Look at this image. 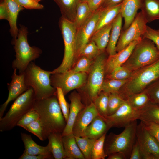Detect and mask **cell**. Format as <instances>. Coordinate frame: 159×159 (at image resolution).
<instances>
[{
	"instance_id": "obj_17",
	"label": "cell",
	"mask_w": 159,
	"mask_h": 159,
	"mask_svg": "<svg viewBox=\"0 0 159 159\" xmlns=\"http://www.w3.org/2000/svg\"><path fill=\"white\" fill-rule=\"evenodd\" d=\"M70 101L68 119L65 127L62 133L64 136L73 134L72 129L76 119L79 112L85 105L82 101L80 94L76 92L72 93L69 96Z\"/></svg>"
},
{
	"instance_id": "obj_42",
	"label": "cell",
	"mask_w": 159,
	"mask_h": 159,
	"mask_svg": "<svg viewBox=\"0 0 159 159\" xmlns=\"http://www.w3.org/2000/svg\"><path fill=\"white\" fill-rule=\"evenodd\" d=\"M56 94L59 105L67 122L68 119L69 112L70 104L66 101L62 89L56 87Z\"/></svg>"
},
{
	"instance_id": "obj_22",
	"label": "cell",
	"mask_w": 159,
	"mask_h": 159,
	"mask_svg": "<svg viewBox=\"0 0 159 159\" xmlns=\"http://www.w3.org/2000/svg\"><path fill=\"white\" fill-rule=\"evenodd\" d=\"M120 13L112 22L109 41L107 47V51L109 56L116 53V47L122 31V19Z\"/></svg>"
},
{
	"instance_id": "obj_44",
	"label": "cell",
	"mask_w": 159,
	"mask_h": 159,
	"mask_svg": "<svg viewBox=\"0 0 159 159\" xmlns=\"http://www.w3.org/2000/svg\"><path fill=\"white\" fill-rule=\"evenodd\" d=\"M153 84L147 92L152 103L159 105V79Z\"/></svg>"
},
{
	"instance_id": "obj_41",
	"label": "cell",
	"mask_w": 159,
	"mask_h": 159,
	"mask_svg": "<svg viewBox=\"0 0 159 159\" xmlns=\"http://www.w3.org/2000/svg\"><path fill=\"white\" fill-rule=\"evenodd\" d=\"M74 67L70 70L72 72L77 73L89 72L94 60L85 57H80Z\"/></svg>"
},
{
	"instance_id": "obj_27",
	"label": "cell",
	"mask_w": 159,
	"mask_h": 159,
	"mask_svg": "<svg viewBox=\"0 0 159 159\" xmlns=\"http://www.w3.org/2000/svg\"><path fill=\"white\" fill-rule=\"evenodd\" d=\"M21 140L24 143V151L30 155L52 154L48 146H43L36 143L32 139L31 135L21 133Z\"/></svg>"
},
{
	"instance_id": "obj_43",
	"label": "cell",
	"mask_w": 159,
	"mask_h": 159,
	"mask_svg": "<svg viewBox=\"0 0 159 159\" xmlns=\"http://www.w3.org/2000/svg\"><path fill=\"white\" fill-rule=\"evenodd\" d=\"M39 118L38 113L32 108L26 113L19 120L16 126L23 128L30 123Z\"/></svg>"
},
{
	"instance_id": "obj_35",
	"label": "cell",
	"mask_w": 159,
	"mask_h": 159,
	"mask_svg": "<svg viewBox=\"0 0 159 159\" xmlns=\"http://www.w3.org/2000/svg\"><path fill=\"white\" fill-rule=\"evenodd\" d=\"M102 52L95 43L91 40L82 48L78 57H85L90 59L94 60Z\"/></svg>"
},
{
	"instance_id": "obj_13",
	"label": "cell",
	"mask_w": 159,
	"mask_h": 159,
	"mask_svg": "<svg viewBox=\"0 0 159 159\" xmlns=\"http://www.w3.org/2000/svg\"><path fill=\"white\" fill-rule=\"evenodd\" d=\"M141 110L134 108L126 100L114 113L104 118L110 129L113 127H125L139 119Z\"/></svg>"
},
{
	"instance_id": "obj_38",
	"label": "cell",
	"mask_w": 159,
	"mask_h": 159,
	"mask_svg": "<svg viewBox=\"0 0 159 159\" xmlns=\"http://www.w3.org/2000/svg\"><path fill=\"white\" fill-rule=\"evenodd\" d=\"M106 133L95 140L92 149L91 159H104L107 157L104 149Z\"/></svg>"
},
{
	"instance_id": "obj_36",
	"label": "cell",
	"mask_w": 159,
	"mask_h": 159,
	"mask_svg": "<svg viewBox=\"0 0 159 159\" xmlns=\"http://www.w3.org/2000/svg\"><path fill=\"white\" fill-rule=\"evenodd\" d=\"M127 81V79L124 80L108 79L104 80L102 87V91L108 94L119 93V91L120 88Z\"/></svg>"
},
{
	"instance_id": "obj_9",
	"label": "cell",
	"mask_w": 159,
	"mask_h": 159,
	"mask_svg": "<svg viewBox=\"0 0 159 159\" xmlns=\"http://www.w3.org/2000/svg\"><path fill=\"white\" fill-rule=\"evenodd\" d=\"M138 69L127 83L126 90L127 97L142 92L146 87L159 79V58Z\"/></svg>"
},
{
	"instance_id": "obj_2",
	"label": "cell",
	"mask_w": 159,
	"mask_h": 159,
	"mask_svg": "<svg viewBox=\"0 0 159 159\" xmlns=\"http://www.w3.org/2000/svg\"><path fill=\"white\" fill-rule=\"evenodd\" d=\"M24 80L32 88L35 100H42L56 95V89L51 85L50 71L45 70L31 62L24 72Z\"/></svg>"
},
{
	"instance_id": "obj_11",
	"label": "cell",
	"mask_w": 159,
	"mask_h": 159,
	"mask_svg": "<svg viewBox=\"0 0 159 159\" xmlns=\"http://www.w3.org/2000/svg\"><path fill=\"white\" fill-rule=\"evenodd\" d=\"M50 76L51 85L60 87L65 95L71 91L82 87L85 83L86 73H74L70 70L63 73L52 74Z\"/></svg>"
},
{
	"instance_id": "obj_33",
	"label": "cell",
	"mask_w": 159,
	"mask_h": 159,
	"mask_svg": "<svg viewBox=\"0 0 159 159\" xmlns=\"http://www.w3.org/2000/svg\"><path fill=\"white\" fill-rule=\"evenodd\" d=\"M75 137L77 143L85 159H91L92 149L96 140L85 136Z\"/></svg>"
},
{
	"instance_id": "obj_48",
	"label": "cell",
	"mask_w": 159,
	"mask_h": 159,
	"mask_svg": "<svg viewBox=\"0 0 159 159\" xmlns=\"http://www.w3.org/2000/svg\"><path fill=\"white\" fill-rule=\"evenodd\" d=\"M54 157L52 154L30 155L24 151L19 158V159H53Z\"/></svg>"
},
{
	"instance_id": "obj_6",
	"label": "cell",
	"mask_w": 159,
	"mask_h": 159,
	"mask_svg": "<svg viewBox=\"0 0 159 159\" xmlns=\"http://www.w3.org/2000/svg\"><path fill=\"white\" fill-rule=\"evenodd\" d=\"M137 125L136 120L126 126L120 133L111 132L106 137L104 149L107 156L112 153L120 152L129 159L136 137Z\"/></svg>"
},
{
	"instance_id": "obj_10",
	"label": "cell",
	"mask_w": 159,
	"mask_h": 159,
	"mask_svg": "<svg viewBox=\"0 0 159 159\" xmlns=\"http://www.w3.org/2000/svg\"><path fill=\"white\" fill-rule=\"evenodd\" d=\"M147 23L141 12L138 13L129 26L126 30L122 31L116 46V52L120 51L134 41L141 40L146 30Z\"/></svg>"
},
{
	"instance_id": "obj_23",
	"label": "cell",
	"mask_w": 159,
	"mask_h": 159,
	"mask_svg": "<svg viewBox=\"0 0 159 159\" xmlns=\"http://www.w3.org/2000/svg\"><path fill=\"white\" fill-rule=\"evenodd\" d=\"M65 159H85L73 134L62 136Z\"/></svg>"
},
{
	"instance_id": "obj_18",
	"label": "cell",
	"mask_w": 159,
	"mask_h": 159,
	"mask_svg": "<svg viewBox=\"0 0 159 159\" xmlns=\"http://www.w3.org/2000/svg\"><path fill=\"white\" fill-rule=\"evenodd\" d=\"M140 41H134L115 54L109 56L105 63L106 72L109 74L115 68L122 66L125 63L130 57L136 45Z\"/></svg>"
},
{
	"instance_id": "obj_53",
	"label": "cell",
	"mask_w": 159,
	"mask_h": 159,
	"mask_svg": "<svg viewBox=\"0 0 159 159\" xmlns=\"http://www.w3.org/2000/svg\"><path fill=\"white\" fill-rule=\"evenodd\" d=\"M107 159H126V157L124 154L120 152L112 153L108 155Z\"/></svg>"
},
{
	"instance_id": "obj_28",
	"label": "cell",
	"mask_w": 159,
	"mask_h": 159,
	"mask_svg": "<svg viewBox=\"0 0 159 159\" xmlns=\"http://www.w3.org/2000/svg\"><path fill=\"white\" fill-rule=\"evenodd\" d=\"M59 6L62 17L74 22L80 0H54Z\"/></svg>"
},
{
	"instance_id": "obj_16",
	"label": "cell",
	"mask_w": 159,
	"mask_h": 159,
	"mask_svg": "<svg viewBox=\"0 0 159 159\" xmlns=\"http://www.w3.org/2000/svg\"><path fill=\"white\" fill-rule=\"evenodd\" d=\"M98 115L93 102L85 105L79 112L76 119L72 129L73 135L75 136L84 137L87 127Z\"/></svg>"
},
{
	"instance_id": "obj_7",
	"label": "cell",
	"mask_w": 159,
	"mask_h": 159,
	"mask_svg": "<svg viewBox=\"0 0 159 159\" xmlns=\"http://www.w3.org/2000/svg\"><path fill=\"white\" fill-rule=\"evenodd\" d=\"M159 58V51L154 43L149 39L142 38L122 66L132 72L149 65Z\"/></svg>"
},
{
	"instance_id": "obj_31",
	"label": "cell",
	"mask_w": 159,
	"mask_h": 159,
	"mask_svg": "<svg viewBox=\"0 0 159 159\" xmlns=\"http://www.w3.org/2000/svg\"><path fill=\"white\" fill-rule=\"evenodd\" d=\"M93 12L86 1H80L77 7L74 23L77 29L92 15Z\"/></svg>"
},
{
	"instance_id": "obj_51",
	"label": "cell",
	"mask_w": 159,
	"mask_h": 159,
	"mask_svg": "<svg viewBox=\"0 0 159 159\" xmlns=\"http://www.w3.org/2000/svg\"><path fill=\"white\" fill-rule=\"evenodd\" d=\"M8 13L6 4L4 0H1L0 4V19L8 20Z\"/></svg>"
},
{
	"instance_id": "obj_40",
	"label": "cell",
	"mask_w": 159,
	"mask_h": 159,
	"mask_svg": "<svg viewBox=\"0 0 159 159\" xmlns=\"http://www.w3.org/2000/svg\"><path fill=\"white\" fill-rule=\"evenodd\" d=\"M23 128L36 136L40 140H44L43 127L39 118L33 121Z\"/></svg>"
},
{
	"instance_id": "obj_5",
	"label": "cell",
	"mask_w": 159,
	"mask_h": 159,
	"mask_svg": "<svg viewBox=\"0 0 159 159\" xmlns=\"http://www.w3.org/2000/svg\"><path fill=\"white\" fill-rule=\"evenodd\" d=\"M59 25L64 44V53L60 65L50 71L51 74L63 73L70 70L76 57L75 38L76 28L74 23L61 17Z\"/></svg>"
},
{
	"instance_id": "obj_3",
	"label": "cell",
	"mask_w": 159,
	"mask_h": 159,
	"mask_svg": "<svg viewBox=\"0 0 159 159\" xmlns=\"http://www.w3.org/2000/svg\"><path fill=\"white\" fill-rule=\"evenodd\" d=\"M28 33L27 28L21 25L13 44L16 54L12 66L14 69L18 70L19 74L24 73L30 62L38 58L42 53L39 48L29 45L27 39Z\"/></svg>"
},
{
	"instance_id": "obj_30",
	"label": "cell",
	"mask_w": 159,
	"mask_h": 159,
	"mask_svg": "<svg viewBox=\"0 0 159 159\" xmlns=\"http://www.w3.org/2000/svg\"><path fill=\"white\" fill-rule=\"evenodd\" d=\"M139 119L159 124V105L150 101L141 110Z\"/></svg>"
},
{
	"instance_id": "obj_50",
	"label": "cell",
	"mask_w": 159,
	"mask_h": 159,
	"mask_svg": "<svg viewBox=\"0 0 159 159\" xmlns=\"http://www.w3.org/2000/svg\"><path fill=\"white\" fill-rule=\"evenodd\" d=\"M104 0H88L87 2L91 11L94 12L99 9Z\"/></svg>"
},
{
	"instance_id": "obj_39",
	"label": "cell",
	"mask_w": 159,
	"mask_h": 159,
	"mask_svg": "<svg viewBox=\"0 0 159 159\" xmlns=\"http://www.w3.org/2000/svg\"><path fill=\"white\" fill-rule=\"evenodd\" d=\"M132 72L125 67L121 66L115 68L108 75V79L118 80H127L131 76Z\"/></svg>"
},
{
	"instance_id": "obj_21",
	"label": "cell",
	"mask_w": 159,
	"mask_h": 159,
	"mask_svg": "<svg viewBox=\"0 0 159 159\" xmlns=\"http://www.w3.org/2000/svg\"><path fill=\"white\" fill-rule=\"evenodd\" d=\"M110 129L105 118L99 115L87 127L84 137L96 140L107 133Z\"/></svg>"
},
{
	"instance_id": "obj_47",
	"label": "cell",
	"mask_w": 159,
	"mask_h": 159,
	"mask_svg": "<svg viewBox=\"0 0 159 159\" xmlns=\"http://www.w3.org/2000/svg\"><path fill=\"white\" fill-rule=\"evenodd\" d=\"M24 8L28 9H42L44 8L43 5L35 0H16Z\"/></svg>"
},
{
	"instance_id": "obj_14",
	"label": "cell",
	"mask_w": 159,
	"mask_h": 159,
	"mask_svg": "<svg viewBox=\"0 0 159 159\" xmlns=\"http://www.w3.org/2000/svg\"><path fill=\"white\" fill-rule=\"evenodd\" d=\"M101 8L93 12L90 16L76 30L75 38L76 57L82 48L91 40L94 33Z\"/></svg>"
},
{
	"instance_id": "obj_46",
	"label": "cell",
	"mask_w": 159,
	"mask_h": 159,
	"mask_svg": "<svg viewBox=\"0 0 159 159\" xmlns=\"http://www.w3.org/2000/svg\"><path fill=\"white\" fill-rule=\"evenodd\" d=\"M141 121L146 129L159 143V124L146 121Z\"/></svg>"
},
{
	"instance_id": "obj_26",
	"label": "cell",
	"mask_w": 159,
	"mask_h": 159,
	"mask_svg": "<svg viewBox=\"0 0 159 159\" xmlns=\"http://www.w3.org/2000/svg\"><path fill=\"white\" fill-rule=\"evenodd\" d=\"M140 9L148 23L159 20V0H141Z\"/></svg>"
},
{
	"instance_id": "obj_15",
	"label": "cell",
	"mask_w": 159,
	"mask_h": 159,
	"mask_svg": "<svg viewBox=\"0 0 159 159\" xmlns=\"http://www.w3.org/2000/svg\"><path fill=\"white\" fill-rule=\"evenodd\" d=\"M14 71L11 76V80L8 83L9 94L6 101L1 105L0 107V119L3 117L7 107L9 103L16 99L29 88L26 85L24 80V72L17 74L16 69Z\"/></svg>"
},
{
	"instance_id": "obj_37",
	"label": "cell",
	"mask_w": 159,
	"mask_h": 159,
	"mask_svg": "<svg viewBox=\"0 0 159 159\" xmlns=\"http://www.w3.org/2000/svg\"><path fill=\"white\" fill-rule=\"evenodd\" d=\"M125 100L118 93L109 94L107 116L114 113Z\"/></svg>"
},
{
	"instance_id": "obj_24",
	"label": "cell",
	"mask_w": 159,
	"mask_h": 159,
	"mask_svg": "<svg viewBox=\"0 0 159 159\" xmlns=\"http://www.w3.org/2000/svg\"><path fill=\"white\" fill-rule=\"evenodd\" d=\"M47 139V145L54 159H65L64 148L62 133L53 132L50 134Z\"/></svg>"
},
{
	"instance_id": "obj_1",
	"label": "cell",
	"mask_w": 159,
	"mask_h": 159,
	"mask_svg": "<svg viewBox=\"0 0 159 159\" xmlns=\"http://www.w3.org/2000/svg\"><path fill=\"white\" fill-rule=\"evenodd\" d=\"M32 108L39 115L43 127L44 140L52 133H62L67 122L57 94L43 99L35 100Z\"/></svg>"
},
{
	"instance_id": "obj_19",
	"label": "cell",
	"mask_w": 159,
	"mask_h": 159,
	"mask_svg": "<svg viewBox=\"0 0 159 159\" xmlns=\"http://www.w3.org/2000/svg\"><path fill=\"white\" fill-rule=\"evenodd\" d=\"M141 4V0H122L120 13L124 20L123 30L127 29L132 22Z\"/></svg>"
},
{
	"instance_id": "obj_29",
	"label": "cell",
	"mask_w": 159,
	"mask_h": 159,
	"mask_svg": "<svg viewBox=\"0 0 159 159\" xmlns=\"http://www.w3.org/2000/svg\"><path fill=\"white\" fill-rule=\"evenodd\" d=\"M112 22L102 27L94 33L91 40L96 44L99 49L103 52L109 41Z\"/></svg>"
},
{
	"instance_id": "obj_55",
	"label": "cell",
	"mask_w": 159,
	"mask_h": 159,
	"mask_svg": "<svg viewBox=\"0 0 159 159\" xmlns=\"http://www.w3.org/2000/svg\"><path fill=\"white\" fill-rule=\"evenodd\" d=\"M37 2H39V1H40L41 0H35Z\"/></svg>"
},
{
	"instance_id": "obj_4",
	"label": "cell",
	"mask_w": 159,
	"mask_h": 159,
	"mask_svg": "<svg viewBox=\"0 0 159 159\" xmlns=\"http://www.w3.org/2000/svg\"><path fill=\"white\" fill-rule=\"evenodd\" d=\"M35 100L34 91L29 87L15 100L5 115L0 119V131H9L16 126L21 118L32 108Z\"/></svg>"
},
{
	"instance_id": "obj_25",
	"label": "cell",
	"mask_w": 159,
	"mask_h": 159,
	"mask_svg": "<svg viewBox=\"0 0 159 159\" xmlns=\"http://www.w3.org/2000/svg\"><path fill=\"white\" fill-rule=\"evenodd\" d=\"M121 6V3L112 6L101 8V11L95 32L112 22L120 13Z\"/></svg>"
},
{
	"instance_id": "obj_8",
	"label": "cell",
	"mask_w": 159,
	"mask_h": 159,
	"mask_svg": "<svg viewBox=\"0 0 159 159\" xmlns=\"http://www.w3.org/2000/svg\"><path fill=\"white\" fill-rule=\"evenodd\" d=\"M106 60L103 52L94 59L91 67L84 93L87 105L93 102L102 91Z\"/></svg>"
},
{
	"instance_id": "obj_32",
	"label": "cell",
	"mask_w": 159,
	"mask_h": 159,
	"mask_svg": "<svg viewBox=\"0 0 159 159\" xmlns=\"http://www.w3.org/2000/svg\"><path fill=\"white\" fill-rule=\"evenodd\" d=\"M127 97L126 100L133 108L138 110L142 109L150 101L147 91L131 95Z\"/></svg>"
},
{
	"instance_id": "obj_34",
	"label": "cell",
	"mask_w": 159,
	"mask_h": 159,
	"mask_svg": "<svg viewBox=\"0 0 159 159\" xmlns=\"http://www.w3.org/2000/svg\"><path fill=\"white\" fill-rule=\"evenodd\" d=\"M109 96L108 93L101 92L93 102L99 114L104 118L107 116Z\"/></svg>"
},
{
	"instance_id": "obj_12",
	"label": "cell",
	"mask_w": 159,
	"mask_h": 159,
	"mask_svg": "<svg viewBox=\"0 0 159 159\" xmlns=\"http://www.w3.org/2000/svg\"><path fill=\"white\" fill-rule=\"evenodd\" d=\"M142 159H159V143L145 127L141 121L136 132Z\"/></svg>"
},
{
	"instance_id": "obj_52",
	"label": "cell",
	"mask_w": 159,
	"mask_h": 159,
	"mask_svg": "<svg viewBox=\"0 0 159 159\" xmlns=\"http://www.w3.org/2000/svg\"><path fill=\"white\" fill-rule=\"evenodd\" d=\"M122 0H104L100 8H105L112 6L121 3Z\"/></svg>"
},
{
	"instance_id": "obj_49",
	"label": "cell",
	"mask_w": 159,
	"mask_h": 159,
	"mask_svg": "<svg viewBox=\"0 0 159 159\" xmlns=\"http://www.w3.org/2000/svg\"><path fill=\"white\" fill-rule=\"evenodd\" d=\"M130 159H142L141 153L138 141L136 140L132 149Z\"/></svg>"
},
{
	"instance_id": "obj_20",
	"label": "cell",
	"mask_w": 159,
	"mask_h": 159,
	"mask_svg": "<svg viewBox=\"0 0 159 159\" xmlns=\"http://www.w3.org/2000/svg\"><path fill=\"white\" fill-rule=\"evenodd\" d=\"M6 7L8 21L10 26V32L13 37L11 43L13 44L18 36L19 29L17 26V20L19 12L24 8L16 0H4Z\"/></svg>"
},
{
	"instance_id": "obj_54",
	"label": "cell",
	"mask_w": 159,
	"mask_h": 159,
	"mask_svg": "<svg viewBox=\"0 0 159 159\" xmlns=\"http://www.w3.org/2000/svg\"><path fill=\"white\" fill-rule=\"evenodd\" d=\"M81 1H87L88 0H80Z\"/></svg>"
},
{
	"instance_id": "obj_45",
	"label": "cell",
	"mask_w": 159,
	"mask_h": 159,
	"mask_svg": "<svg viewBox=\"0 0 159 159\" xmlns=\"http://www.w3.org/2000/svg\"><path fill=\"white\" fill-rule=\"evenodd\" d=\"M142 38H147L152 41L159 51V29H154L147 25Z\"/></svg>"
}]
</instances>
